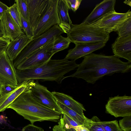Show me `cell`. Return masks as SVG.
<instances>
[{
  "label": "cell",
  "instance_id": "cell-1",
  "mask_svg": "<svg viewBox=\"0 0 131 131\" xmlns=\"http://www.w3.org/2000/svg\"><path fill=\"white\" fill-rule=\"evenodd\" d=\"M83 57L76 72L65 77L64 79L70 77L80 78L88 83L94 84L105 75L128 73L131 71V63L123 62L114 55L92 53Z\"/></svg>",
  "mask_w": 131,
  "mask_h": 131
},
{
  "label": "cell",
  "instance_id": "cell-2",
  "mask_svg": "<svg viewBox=\"0 0 131 131\" xmlns=\"http://www.w3.org/2000/svg\"><path fill=\"white\" fill-rule=\"evenodd\" d=\"M75 60L67 59H50L43 64L30 68L19 70L16 69L18 84L28 80L55 81L61 83L64 79V75L78 68Z\"/></svg>",
  "mask_w": 131,
  "mask_h": 131
},
{
  "label": "cell",
  "instance_id": "cell-3",
  "mask_svg": "<svg viewBox=\"0 0 131 131\" xmlns=\"http://www.w3.org/2000/svg\"><path fill=\"white\" fill-rule=\"evenodd\" d=\"M7 108L13 110L33 124L37 121L58 122L61 114L37 102L30 90L21 94Z\"/></svg>",
  "mask_w": 131,
  "mask_h": 131
},
{
  "label": "cell",
  "instance_id": "cell-4",
  "mask_svg": "<svg viewBox=\"0 0 131 131\" xmlns=\"http://www.w3.org/2000/svg\"><path fill=\"white\" fill-rule=\"evenodd\" d=\"M71 42H107L110 38L109 34L92 24L83 22L79 25L72 24L67 34Z\"/></svg>",
  "mask_w": 131,
  "mask_h": 131
},
{
  "label": "cell",
  "instance_id": "cell-5",
  "mask_svg": "<svg viewBox=\"0 0 131 131\" xmlns=\"http://www.w3.org/2000/svg\"><path fill=\"white\" fill-rule=\"evenodd\" d=\"M64 33L58 25L52 26L42 34L34 38L13 61L16 68L18 65L34 52L55 37Z\"/></svg>",
  "mask_w": 131,
  "mask_h": 131
},
{
  "label": "cell",
  "instance_id": "cell-6",
  "mask_svg": "<svg viewBox=\"0 0 131 131\" xmlns=\"http://www.w3.org/2000/svg\"><path fill=\"white\" fill-rule=\"evenodd\" d=\"M58 0H49L47 8L33 30L34 38L44 33L60 23L57 7Z\"/></svg>",
  "mask_w": 131,
  "mask_h": 131
},
{
  "label": "cell",
  "instance_id": "cell-7",
  "mask_svg": "<svg viewBox=\"0 0 131 131\" xmlns=\"http://www.w3.org/2000/svg\"><path fill=\"white\" fill-rule=\"evenodd\" d=\"M8 46L0 50V84L16 87L18 82L16 69L7 54Z\"/></svg>",
  "mask_w": 131,
  "mask_h": 131
},
{
  "label": "cell",
  "instance_id": "cell-8",
  "mask_svg": "<svg viewBox=\"0 0 131 131\" xmlns=\"http://www.w3.org/2000/svg\"><path fill=\"white\" fill-rule=\"evenodd\" d=\"M55 37L33 53L19 64L16 69L21 70L30 68L43 64L51 59L54 54L51 51L50 48Z\"/></svg>",
  "mask_w": 131,
  "mask_h": 131
},
{
  "label": "cell",
  "instance_id": "cell-9",
  "mask_svg": "<svg viewBox=\"0 0 131 131\" xmlns=\"http://www.w3.org/2000/svg\"><path fill=\"white\" fill-rule=\"evenodd\" d=\"M105 107L107 113L116 117L131 116V96L125 95L110 97Z\"/></svg>",
  "mask_w": 131,
  "mask_h": 131
},
{
  "label": "cell",
  "instance_id": "cell-10",
  "mask_svg": "<svg viewBox=\"0 0 131 131\" xmlns=\"http://www.w3.org/2000/svg\"><path fill=\"white\" fill-rule=\"evenodd\" d=\"M33 98L42 105L62 114V112L56 103L51 92L46 87L39 83L37 81L30 90Z\"/></svg>",
  "mask_w": 131,
  "mask_h": 131
},
{
  "label": "cell",
  "instance_id": "cell-11",
  "mask_svg": "<svg viewBox=\"0 0 131 131\" xmlns=\"http://www.w3.org/2000/svg\"><path fill=\"white\" fill-rule=\"evenodd\" d=\"M130 17L131 12L130 10L124 13H118L115 11L92 24L110 34L113 31L116 32L120 25Z\"/></svg>",
  "mask_w": 131,
  "mask_h": 131
},
{
  "label": "cell",
  "instance_id": "cell-12",
  "mask_svg": "<svg viewBox=\"0 0 131 131\" xmlns=\"http://www.w3.org/2000/svg\"><path fill=\"white\" fill-rule=\"evenodd\" d=\"M106 43L105 41H99L75 43V47L68 51L65 58L76 60L102 48L105 46Z\"/></svg>",
  "mask_w": 131,
  "mask_h": 131
},
{
  "label": "cell",
  "instance_id": "cell-13",
  "mask_svg": "<svg viewBox=\"0 0 131 131\" xmlns=\"http://www.w3.org/2000/svg\"><path fill=\"white\" fill-rule=\"evenodd\" d=\"M0 20V31L4 38L13 41L24 33L10 15L8 9L5 11Z\"/></svg>",
  "mask_w": 131,
  "mask_h": 131
},
{
  "label": "cell",
  "instance_id": "cell-14",
  "mask_svg": "<svg viewBox=\"0 0 131 131\" xmlns=\"http://www.w3.org/2000/svg\"><path fill=\"white\" fill-rule=\"evenodd\" d=\"M34 80H28L18 84L12 91L0 95V112L4 111L22 93L30 90L35 83Z\"/></svg>",
  "mask_w": 131,
  "mask_h": 131
},
{
  "label": "cell",
  "instance_id": "cell-15",
  "mask_svg": "<svg viewBox=\"0 0 131 131\" xmlns=\"http://www.w3.org/2000/svg\"><path fill=\"white\" fill-rule=\"evenodd\" d=\"M49 0H25L28 9L29 21L34 30L46 11Z\"/></svg>",
  "mask_w": 131,
  "mask_h": 131
},
{
  "label": "cell",
  "instance_id": "cell-16",
  "mask_svg": "<svg viewBox=\"0 0 131 131\" xmlns=\"http://www.w3.org/2000/svg\"><path fill=\"white\" fill-rule=\"evenodd\" d=\"M115 0H104L97 4L83 22L92 24L115 11Z\"/></svg>",
  "mask_w": 131,
  "mask_h": 131
},
{
  "label": "cell",
  "instance_id": "cell-17",
  "mask_svg": "<svg viewBox=\"0 0 131 131\" xmlns=\"http://www.w3.org/2000/svg\"><path fill=\"white\" fill-rule=\"evenodd\" d=\"M111 48L114 56L125 59L131 63V35L118 36L112 44Z\"/></svg>",
  "mask_w": 131,
  "mask_h": 131
},
{
  "label": "cell",
  "instance_id": "cell-18",
  "mask_svg": "<svg viewBox=\"0 0 131 131\" xmlns=\"http://www.w3.org/2000/svg\"><path fill=\"white\" fill-rule=\"evenodd\" d=\"M33 38L28 37L24 33L10 41L6 51L10 60L13 61Z\"/></svg>",
  "mask_w": 131,
  "mask_h": 131
},
{
  "label": "cell",
  "instance_id": "cell-19",
  "mask_svg": "<svg viewBox=\"0 0 131 131\" xmlns=\"http://www.w3.org/2000/svg\"><path fill=\"white\" fill-rule=\"evenodd\" d=\"M54 99L80 115L85 116L83 111L86 110L83 105L74 99L71 96L63 93L56 92H51Z\"/></svg>",
  "mask_w": 131,
  "mask_h": 131
},
{
  "label": "cell",
  "instance_id": "cell-20",
  "mask_svg": "<svg viewBox=\"0 0 131 131\" xmlns=\"http://www.w3.org/2000/svg\"><path fill=\"white\" fill-rule=\"evenodd\" d=\"M57 10L60 21L59 26L64 33L67 34L72 24L69 14V9L63 0H58Z\"/></svg>",
  "mask_w": 131,
  "mask_h": 131
},
{
  "label": "cell",
  "instance_id": "cell-21",
  "mask_svg": "<svg viewBox=\"0 0 131 131\" xmlns=\"http://www.w3.org/2000/svg\"><path fill=\"white\" fill-rule=\"evenodd\" d=\"M56 103L62 112L68 115L80 125L88 128L91 125L92 121L86 117H83L64 105L56 100Z\"/></svg>",
  "mask_w": 131,
  "mask_h": 131
},
{
  "label": "cell",
  "instance_id": "cell-22",
  "mask_svg": "<svg viewBox=\"0 0 131 131\" xmlns=\"http://www.w3.org/2000/svg\"><path fill=\"white\" fill-rule=\"evenodd\" d=\"M71 42L67 37H64L60 35L55 37L53 45L50 48V51L54 54L67 48Z\"/></svg>",
  "mask_w": 131,
  "mask_h": 131
},
{
  "label": "cell",
  "instance_id": "cell-23",
  "mask_svg": "<svg viewBox=\"0 0 131 131\" xmlns=\"http://www.w3.org/2000/svg\"><path fill=\"white\" fill-rule=\"evenodd\" d=\"M116 32L120 37L131 35V17L124 21Z\"/></svg>",
  "mask_w": 131,
  "mask_h": 131
},
{
  "label": "cell",
  "instance_id": "cell-24",
  "mask_svg": "<svg viewBox=\"0 0 131 131\" xmlns=\"http://www.w3.org/2000/svg\"><path fill=\"white\" fill-rule=\"evenodd\" d=\"M100 123L105 131H123L117 120L108 121H100Z\"/></svg>",
  "mask_w": 131,
  "mask_h": 131
},
{
  "label": "cell",
  "instance_id": "cell-25",
  "mask_svg": "<svg viewBox=\"0 0 131 131\" xmlns=\"http://www.w3.org/2000/svg\"><path fill=\"white\" fill-rule=\"evenodd\" d=\"M20 15L25 20L29 21L28 11V7L25 0H16Z\"/></svg>",
  "mask_w": 131,
  "mask_h": 131
},
{
  "label": "cell",
  "instance_id": "cell-26",
  "mask_svg": "<svg viewBox=\"0 0 131 131\" xmlns=\"http://www.w3.org/2000/svg\"><path fill=\"white\" fill-rule=\"evenodd\" d=\"M8 10L11 16L21 28L20 14L16 3H14L12 6L9 7Z\"/></svg>",
  "mask_w": 131,
  "mask_h": 131
},
{
  "label": "cell",
  "instance_id": "cell-27",
  "mask_svg": "<svg viewBox=\"0 0 131 131\" xmlns=\"http://www.w3.org/2000/svg\"><path fill=\"white\" fill-rule=\"evenodd\" d=\"M21 29L24 31L26 35L29 37L34 38L33 30L28 21L24 19L20 15Z\"/></svg>",
  "mask_w": 131,
  "mask_h": 131
},
{
  "label": "cell",
  "instance_id": "cell-28",
  "mask_svg": "<svg viewBox=\"0 0 131 131\" xmlns=\"http://www.w3.org/2000/svg\"><path fill=\"white\" fill-rule=\"evenodd\" d=\"M58 122V124L64 128L66 131H89L87 127L82 125L74 127L64 123L60 120Z\"/></svg>",
  "mask_w": 131,
  "mask_h": 131
},
{
  "label": "cell",
  "instance_id": "cell-29",
  "mask_svg": "<svg viewBox=\"0 0 131 131\" xmlns=\"http://www.w3.org/2000/svg\"><path fill=\"white\" fill-rule=\"evenodd\" d=\"M119 126L123 131L131 130V116L124 117L119 121Z\"/></svg>",
  "mask_w": 131,
  "mask_h": 131
},
{
  "label": "cell",
  "instance_id": "cell-30",
  "mask_svg": "<svg viewBox=\"0 0 131 131\" xmlns=\"http://www.w3.org/2000/svg\"><path fill=\"white\" fill-rule=\"evenodd\" d=\"M91 119L92 123L87 128L89 131H105L100 125V122L101 121L98 117L94 116Z\"/></svg>",
  "mask_w": 131,
  "mask_h": 131
},
{
  "label": "cell",
  "instance_id": "cell-31",
  "mask_svg": "<svg viewBox=\"0 0 131 131\" xmlns=\"http://www.w3.org/2000/svg\"><path fill=\"white\" fill-rule=\"evenodd\" d=\"M69 9L75 12L79 8L82 0H63Z\"/></svg>",
  "mask_w": 131,
  "mask_h": 131
},
{
  "label": "cell",
  "instance_id": "cell-32",
  "mask_svg": "<svg viewBox=\"0 0 131 131\" xmlns=\"http://www.w3.org/2000/svg\"><path fill=\"white\" fill-rule=\"evenodd\" d=\"M22 131H44V130L42 128L31 124L24 127L23 128Z\"/></svg>",
  "mask_w": 131,
  "mask_h": 131
},
{
  "label": "cell",
  "instance_id": "cell-33",
  "mask_svg": "<svg viewBox=\"0 0 131 131\" xmlns=\"http://www.w3.org/2000/svg\"><path fill=\"white\" fill-rule=\"evenodd\" d=\"M16 87L8 85H1L0 90V95L9 93L15 89Z\"/></svg>",
  "mask_w": 131,
  "mask_h": 131
},
{
  "label": "cell",
  "instance_id": "cell-34",
  "mask_svg": "<svg viewBox=\"0 0 131 131\" xmlns=\"http://www.w3.org/2000/svg\"><path fill=\"white\" fill-rule=\"evenodd\" d=\"M10 41L3 36L0 37V50L8 46Z\"/></svg>",
  "mask_w": 131,
  "mask_h": 131
},
{
  "label": "cell",
  "instance_id": "cell-35",
  "mask_svg": "<svg viewBox=\"0 0 131 131\" xmlns=\"http://www.w3.org/2000/svg\"><path fill=\"white\" fill-rule=\"evenodd\" d=\"M9 7L0 1V18L3 16L6 11L8 10Z\"/></svg>",
  "mask_w": 131,
  "mask_h": 131
},
{
  "label": "cell",
  "instance_id": "cell-36",
  "mask_svg": "<svg viewBox=\"0 0 131 131\" xmlns=\"http://www.w3.org/2000/svg\"><path fill=\"white\" fill-rule=\"evenodd\" d=\"M52 130L53 131H66L64 128L59 124L54 126Z\"/></svg>",
  "mask_w": 131,
  "mask_h": 131
},
{
  "label": "cell",
  "instance_id": "cell-37",
  "mask_svg": "<svg viewBox=\"0 0 131 131\" xmlns=\"http://www.w3.org/2000/svg\"><path fill=\"white\" fill-rule=\"evenodd\" d=\"M6 117L3 115H0V124H2L6 121Z\"/></svg>",
  "mask_w": 131,
  "mask_h": 131
},
{
  "label": "cell",
  "instance_id": "cell-38",
  "mask_svg": "<svg viewBox=\"0 0 131 131\" xmlns=\"http://www.w3.org/2000/svg\"><path fill=\"white\" fill-rule=\"evenodd\" d=\"M124 3L125 4L129 6H131V0H126L124 2Z\"/></svg>",
  "mask_w": 131,
  "mask_h": 131
},
{
  "label": "cell",
  "instance_id": "cell-39",
  "mask_svg": "<svg viewBox=\"0 0 131 131\" xmlns=\"http://www.w3.org/2000/svg\"><path fill=\"white\" fill-rule=\"evenodd\" d=\"M2 36V33L0 31V37Z\"/></svg>",
  "mask_w": 131,
  "mask_h": 131
},
{
  "label": "cell",
  "instance_id": "cell-40",
  "mask_svg": "<svg viewBox=\"0 0 131 131\" xmlns=\"http://www.w3.org/2000/svg\"><path fill=\"white\" fill-rule=\"evenodd\" d=\"M1 85L0 84V90L1 88Z\"/></svg>",
  "mask_w": 131,
  "mask_h": 131
},
{
  "label": "cell",
  "instance_id": "cell-41",
  "mask_svg": "<svg viewBox=\"0 0 131 131\" xmlns=\"http://www.w3.org/2000/svg\"></svg>",
  "mask_w": 131,
  "mask_h": 131
},
{
  "label": "cell",
  "instance_id": "cell-42",
  "mask_svg": "<svg viewBox=\"0 0 131 131\" xmlns=\"http://www.w3.org/2000/svg\"></svg>",
  "mask_w": 131,
  "mask_h": 131
}]
</instances>
